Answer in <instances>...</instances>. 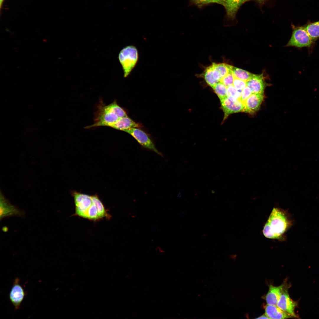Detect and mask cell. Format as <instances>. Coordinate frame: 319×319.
I'll use <instances>...</instances> for the list:
<instances>
[{
  "mask_svg": "<svg viewBox=\"0 0 319 319\" xmlns=\"http://www.w3.org/2000/svg\"><path fill=\"white\" fill-rule=\"evenodd\" d=\"M140 127V125L139 124L135 122L131 118L126 116L120 118L113 126L112 128L125 131L130 128H139Z\"/></svg>",
  "mask_w": 319,
  "mask_h": 319,
  "instance_id": "cell-16",
  "label": "cell"
},
{
  "mask_svg": "<svg viewBox=\"0 0 319 319\" xmlns=\"http://www.w3.org/2000/svg\"><path fill=\"white\" fill-rule=\"evenodd\" d=\"M196 5L201 6L204 4L211 3H217L216 0H191Z\"/></svg>",
  "mask_w": 319,
  "mask_h": 319,
  "instance_id": "cell-26",
  "label": "cell"
},
{
  "mask_svg": "<svg viewBox=\"0 0 319 319\" xmlns=\"http://www.w3.org/2000/svg\"><path fill=\"white\" fill-rule=\"evenodd\" d=\"M216 0L217 1V3L222 4V5L224 6V3L225 0Z\"/></svg>",
  "mask_w": 319,
  "mask_h": 319,
  "instance_id": "cell-28",
  "label": "cell"
},
{
  "mask_svg": "<svg viewBox=\"0 0 319 319\" xmlns=\"http://www.w3.org/2000/svg\"><path fill=\"white\" fill-rule=\"evenodd\" d=\"M287 283H284L281 285L275 287L272 285L269 286V289L266 297L267 304L276 305Z\"/></svg>",
  "mask_w": 319,
  "mask_h": 319,
  "instance_id": "cell-13",
  "label": "cell"
},
{
  "mask_svg": "<svg viewBox=\"0 0 319 319\" xmlns=\"http://www.w3.org/2000/svg\"><path fill=\"white\" fill-rule=\"evenodd\" d=\"M4 0H0V8L1 9Z\"/></svg>",
  "mask_w": 319,
  "mask_h": 319,
  "instance_id": "cell-29",
  "label": "cell"
},
{
  "mask_svg": "<svg viewBox=\"0 0 319 319\" xmlns=\"http://www.w3.org/2000/svg\"><path fill=\"white\" fill-rule=\"evenodd\" d=\"M256 0V1H258V2H259L260 3L262 4L263 3H264L266 0Z\"/></svg>",
  "mask_w": 319,
  "mask_h": 319,
  "instance_id": "cell-30",
  "label": "cell"
},
{
  "mask_svg": "<svg viewBox=\"0 0 319 319\" xmlns=\"http://www.w3.org/2000/svg\"><path fill=\"white\" fill-rule=\"evenodd\" d=\"M235 77L231 72H230L222 77L220 82L223 83L227 87L233 85Z\"/></svg>",
  "mask_w": 319,
  "mask_h": 319,
  "instance_id": "cell-23",
  "label": "cell"
},
{
  "mask_svg": "<svg viewBox=\"0 0 319 319\" xmlns=\"http://www.w3.org/2000/svg\"><path fill=\"white\" fill-rule=\"evenodd\" d=\"M263 94L252 93L244 102L243 112L253 114L258 111L263 100Z\"/></svg>",
  "mask_w": 319,
  "mask_h": 319,
  "instance_id": "cell-11",
  "label": "cell"
},
{
  "mask_svg": "<svg viewBox=\"0 0 319 319\" xmlns=\"http://www.w3.org/2000/svg\"><path fill=\"white\" fill-rule=\"evenodd\" d=\"M71 194L75 204L73 216L93 222L111 217L97 194L91 196L76 191L72 192Z\"/></svg>",
  "mask_w": 319,
  "mask_h": 319,
  "instance_id": "cell-1",
  "label": "cell"
},
{
  "mask_svg": "<svg viewBox=\"0 0 319 319\" xmlns=\"http://www.w3.org/2000/svg\"><path fill=\"white\" fill-rule=\"evenodd\" d=\"M247 86L251 89L253 93L263 94L266 87V83L262 74L254 75L246 82Z\"/></svg>",
  "mask_w": 319,
  "mask_h": 319,
  "instance_id": "cell-12",
  "label": "cell"
},
{
  "mask_svg": "<svg viewBox=\"0 0 319 319\" xmlns=\"http://www.w3.org/2000/svg\"><path fill=\"white\" fill-rule=\"evenodd\" d=\"M227 87L223 83L219 81L213 88L220 100L227 97Z\"/></svg>",
  "mask_w": 319,
  "mask_h": 319,
  "instance_id": "cell-22",
  "label": "cell"
},
{
  "mask_svg": "<svg viewBox=\"0 0 319 319\" xmlns=\"http://www.w3.org/2000/svg\"><path fill=\"white\" fill-rule=\"evenodd\" d=\"M292 223L288 213L281 209L274 208L264 226L263 234L268 238L283 239L284 234Z\"/></svg>",
  "mask_w": 319,
  "mask_h": 319,
  "instance_id": "cell-2",
  "label": "cell"
},
{
  "mask_svg": "<svg viewBox=\"0 0 319 319\" xmlns=\"http://www.w3.org/2000/svg\"><path fill=\"white\" fill-rule=\"evenodd\" d=\"M233 85L237 89L241 91L247 86L246 82L235 78Z\"/></svg>",
  "mask_w": 319,
  "mask_h": 319,
  "instance_id": "cell-24",
  "label": "cell"
},
{
  "mask_svg": "<svg viewBox=\"0 0 319 319\" xmlns=\"http://www.w3.org/2000/svg\"><path fill=\"white\" fill-rule=\"evenodd\" d=\"M251 0H225L224 5L228 17L231 19L235 17L240 6L245 2Z\"/></svg>",
  "mask_w": 319,
  "mask_h": 319,
  "instance_id": "cell-15",
  "label": "cell"
},
{
  "mask_svg": "<svg viewBox=\"0 0 319 319\" xmlns=\"http://www.w3.org/2000/svg\"><path fill=\"white\" fill-rule=\"evenodd\" d=\"M290 285L287 284L278 302L276 305L284 311L291 315L294 318H298L294 310L298 305V302L291 299L288 290Z\"/></svg>",
  "mask_w": 319,
  "mask_h": 319,
  "instance_id": "cell-8",
  "label": "cell"
},
{
  "mask_svg": "<svg viewBox=\"0 0 319 319\" xmlns=\"http://www.w3.org/2000/svg\"><path fill=\"white\" fill-rule=\"evenodd\" d=\"M265 314L269 319H287L294 318L276 305L267 304L265 306Z\"/></svg>",
  "mask_w": 319,
  "mask_h": 319,
  "instance_id": "cell-14",
  "label": "cell"
},
{
  "mask_svg": "<svg viewBox=\"0 0 319 319\" xmlns=\"http://www.w3.org/2000/svg\"><path fill=\"white\" fill-rule=\"evenodd\" d=\"M97 108L95 113L94 123L86 127V128L100 126L112 128L120 118L127 116L125 111L115 101L106 105L101 100Z\"/></svg>",
  "mask_w": 319,
  "mask_h": 319,
  "instance_id": "cell-3",
  "label": "cell"
},
{
  "mask_svg": "<svg viewBox=\"0 0 319 319\" xmlns=\"http://www.w3.org/2000/svg\"><path fill=\"white\" fill-rule=\"evenodd\" d=\"M252 93L250 89L246 86L241 91L240 100L244 103Z\"/></svg>",
  "mask_w": 319,
  "mask_h": 319,
  "instance_id": "cell-25",
  "label": "cell"
},
{
  "mask_svg": "<svg viewBox=\"0 0 319 319\" xmlns=\"http://www.w3.org/2000/svg\"><path fill=\"white\" fill-rule=\"evenodd\" d=\"M25 211L16 206L12 204L1 193L0 196V220L4 218L17 217L24 218Z\"/></svg>",
  "mask_w": 319,
  "mask_h": 319,
  "instance_id": "cell-7",
  "label": "cell"
},
{
  "mask_svg": "<svg viewBox=\"0 0 319 319\" xmlns=\"http://www.w3.org/2000/svg\"><path fill=\"white\" fill-rule=\"evenodd\" d=\"M292 32L286 47H294L299 49L306 48L310 49L315 42L307 32L304 26L292 25Z\"/></svg>",
  "mask_w": 319,
  "mask_h": 319,
  "instance_id": "cell-4",
  "label": "cell"
},
{
  "mask_svg": "<svg viewBox=\"0 0 319 319\" xmlns=\"http://www.w3.org/2000/svg\"><path fill=\"white\" fill-rule=\"evenodd\" d=\"M138 58V51L134 46H127L121 50L119 54L118 59L122 66L125 77L129 75L136 64Z\"/></svg>",
  "mask_w": 319,
  "mask_h": 319,
  "instance_id": "cell-5",
  "label": "cell"
},
{
  "mask_svg": "<svg viewBox=\"0 0 319 319\" xmlns=\"http://www.w3.org/2000/svg\"><path fill=\"white\" fill-rule=\"evenodd\" d=\"M202 75L207 83L212 88L219 82L213 77L211 65L205 69Z\"/></svg>",
  "mask_w": 319,
  "mask_h": 319,
  "instance_id": "cell-19",
  "label": "cell"
},
{
  "mask_svg": "<svg viewBox=\"0 0 319 319\" xmlns=\"http://www.w3.org/2000/svg\"><path fill=\"white\" fill-rule=\"evenodd\" d=\"M230 69L235 78L246 82L250 79L255 74L231 65L230 66Z\"/></svg>",
  "mask_w": 319,
  "mask_h": 319,
  "instance_id": "cell-17",
  "label": "cell"
},
{
  "mask_svg": "<svg viewBox=\"0 0 319 319\" xmlns=\"http://www.w3.org/2000/svg\"><path fill=\"white\" fill-rule=\"evenodd\" d=\"M214 69L219 75L221 79L231 72L230 65L225 63L217 64L213 63L211 64Z\"/></svg>",
  "mask_w": 319,
  "mask_h": 319,
  "instance_id": "cell-20",
  "label": "cell"
},
{
  "mask_svg": "<svg viewBox=\"0 0 319 319\" xmlns=\"http://www.w3.org/2000/svg\"><path fill=\"white\" fill-rule=\"evenodd\" d=\"M125 132L132 136L144 148L154 152L163 157V154L156 148L152 140L144 132L138 128H130Z\"/></svg>",
  "mask_w": 319,
  "mask_h": 319,
  "instance_id": "cell-6",
  "label": "cell"
},
{
  "mask_svg": "<svg viewBox=\"0 0 319 319\" xmlns=\"http://www.w3.org/2000/svg\"><path fill=\"white\" fill-rule=\"evenodd\" d=\"M19 282V279L18 277L14 279L9 294L10 300L16 310L19 308L25 295Z\"/></svg>",
  "mask_w": 319,
  "mask_h": 319,
  "instance_id": "cell-9",
  "label": "cell"
},
{
  "mask_svg": "<svg viewBox=\"0 0 319 319\" xmlns=\"http://www.w3.org/2000/svg\"><path fill=\"white\" fill-rule=\"evenodd\" d=\"M220 100L224 113L223 121L231 114L243 112L244 104L240 100L232 101L226 97Z\"/></svg>",
  "mask_w": 319,
  "mask_h": 319,
  "instance_id": "cell-10",
  "label": "cell"
},
{
  "mask_svg": "<svg viewBox=\"0 0 319 319\" xmlns=\"http://www.w3.org/2000/svg\"><path fill=\"white\" fill-rule=\"evenodd\" d=\"M241 92L237 89L233 85H232L227 87V96L232 101L240 100Z\"/></svg>",
  "mask_w": 319,
  "mask_h": 319,
  "instance_id": "cell-21",
  "label": "cell"
},
{
  "mask_svg": "<svg viewBox=\"0 0 319 319\" xmlns=\"http://www.w3.org/2000/svg\"><path fill=\"white\" fill-rule=\"evenodd\" d=\"M311 38L315 42L319 39V20L309 22L304 26Z\"/></svg>",
  "mask_w": 319,
  "mask_h": 319,
  "instance_id": "cell-18",
  "label": "cell"
},
{
  "mask_svg": "<svg viewBox=\"0 0 319 319\" xmlns=\"http://www.w3.org/2000/svg\"><path fill=\"white\" fill-rule=\"evenodd\" d=\"M256 319H269V318L265 314H264L261 316H259L258 317L256 318Z\"/></svg>",
  "mask_w": 319,
  "mask_h": 319,
  "instance_id": "cell-27",
  "label": "cell"
}]
</instances>
